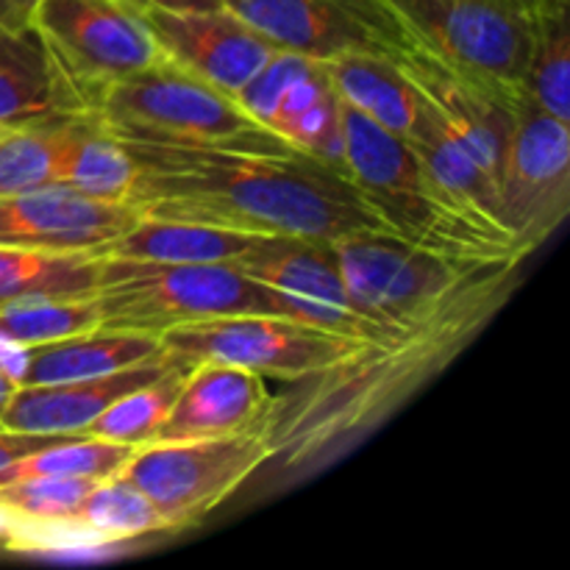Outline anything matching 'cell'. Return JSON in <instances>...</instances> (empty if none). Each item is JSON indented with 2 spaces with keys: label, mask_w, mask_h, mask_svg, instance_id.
Returning <instances> with one entry per match:
<instances>
[{
  "label": "cell",
  "mask_w": 570,
  "mask_h": 570,
  "mask_svg": "<svg viewBox=\"0 0 570 570\" xmlns=\"http://www.w3.org/2000/svg\"><path fill=\"white\" fill-rule=\"evenodd\" d=\"M17 387H20V384H17L14 379H9L3 371H0V415H3V410L9 406L11 395L17 393Z\"/></svg>",
  "instance_id": "38"
},
{
  "label": "cell",
  "mask_w": 570,
  "mask_h": 570,
  "mask_svg": "<svg viewBox=\"0 0 570 570\" xmlns=\"http://www.w3.org/2000/svg\"><path fill=\"white\" fill-rule=\"evenodd\" d=\"M340 126L345 173L395 237L451 259H527L510 234L451 204L404 137L387 131L343 100Z\"/></svg>",
  "instance_id": "3"
},
{
  "label": "cell",
  "mask_w": 570,
  "mask_h": 570,
  "mask_svg": "<svg viewBox=\"0 0 570 570\" xmlns=\"http://www.w3.org/2000/svg\"><path fill=\"white\" fill-rule=\"evenodd\" d=\"M128 3L139 6V9H148V6H156V9H215L220 6V0H128Z\"/></svg>",
  "instance_id": "37"
},
{
  "label": "cell",
  "mask_w": 570,
  "mask_h": 570,
  "mask_svg": "<svg viewBox=\"0 0 570 570\" xmlns=\"http://www.w3.org/2000/svg\"><path fill=\"white\" fill-rule=\"evenodd\" d=\"M176 365L184 362L165 351L156 360L109 376L65 384H20L0 415V429L28 434H83L89 423L120 395L156 382Z\"/></svg>",
  "instance_id": "18"
},
{
  "label": "cell",
  "mask_w": 570,
  "mask_h": 570,
  "mask_svg": "<svg viewBox=\"0 0 570 570\" xmlns=\"http://www.w3.org/2000/svg\"><path fill=\"white\" fill-rule=\"evenodd\" d=\"M237 267L256 282L298 301L306 326L326 328V332L354 340H373L399 332V328L379 326L356 309L326 243L265 237L237 262Z\"/></svg>",
  "instance_id": "14"
},
{
  "label": "cell",
  "mask_w": 570,
  "mask_h": 570,
  "mask_svg": "<svg viewBox=\"0 0 570 570\" xmlns=\"http://www.w3.org/2000/svg\"><path fill=\"white\" fill-rule=\"evenodd\" d=\"M328 248L356 309L384 328H401L438 306L482 262L451 259L382 232L351 234Z\"/></svg>",
  "instance_id": "9"
},
{
  "label": "cell",
  "mask_w": 570,
  "mask_h": 570,
  "mask_svg": "<svg viewBox=\"0 0 570 570\" xmlns=\"http://www.w3.org/2000/svg\"><path fill=\"white\" fill-rule=\"evenodd\" d=\"M334 92L387 131L406 137L421 109V92L390 56L345 53L323 61Z\"/></svg>",
  "instance_id": "23"
},
{
  "label": "cell",
  "mask_w": 570,
  "mask_h": 570,
  "mask_svg": "<svg viewBox=\"0 0 570 570\" xmlns=\"http://www.w3.org/2000/svg\"><path fill=\"white\" fill-rule=\"evenodd\" d=\"M267 128L287 139L301 154L345 170L340 98L328 81L323 61H315L309 72L289 83Z\"/></svg>",
  "instance_id": "25"
},
{
  "label": "cell",
  "mask_w": 570,
  "mask_h": 570,
  "mask_svg": "<svg viewBox=\"0 0 570 570\" xmlns=\"http://www.w3.org/2000/svg\"><path fill=\"white\" fill-rule=\"evenodd\" d=\"M70 120L72 117L42 126L0 128V195L56 181Z\"/></svg>",
  "instance_id": "32"
},
{
  "label": "cell",
  "mask_w": 570,
  "mask_h": 570,
  "mask_svg": "<svg viewBox=\"0 0 570 570\" xmlns=\"http://www.w3.org/2000/svg\"><path fill=\"white\" fill-rule=\"evenodd\" d=\"M137 220L131 204L87 198L56 181L0 195V245L6 248L98 250Z\"/></svg>",
  "instance_id": "16"
},
{
  "label": "cell",
  "mask_w": 570,
  "mask_h": 570,
  "mask_svg": "<svg viewBox=\"0 0 570 570\" xmlns=\"http://www.w3.org/2000/svg\"><path fill=\"white\" fill-rule=\"evenodd\" d=\"M95 250H37L0 245V304L20 298H87L100 284Z\"/></svg>",
  "instance_id": "26"
},
{
  "label": "cell",
  "mask_w": 570,
  "mask_h": 570,
  "mask_svg": "<svg viewBox=\"0 0 570 570\" xmlns=\"http://www.w3.org/2000/svg\"><path fill=\"white\" fill-rule=\"evenodd\" d=\"M529 3H532V0H529Z\"/></svg>",
  "instance_id": "41"
},
{
  "label": "cell",
  "mask_w": 570,
  "mask_h": 570,
  "mask_svg": "<svg viewBox=\"0 0 570 570\" xmlns=\"http://www.w3.org/2000/svg\"><path fill=\"white\" fill-rule=\"evenodd\" d=\"M570 206V122L521 104L499 173V215L523 256L562 226Z\"/></svg>",
  "instance_id": "11"
},
{
  "label": "cell",
  "mask_w": 570,
  "mask_h": 570,
  "mask_svg": "<svg viewBox=\"0 0 570 570\" xmlns=\"http://www.w3.org/2000/svg\"><path fill=\"white\" fill-rule=\"evenodd\" d=\"M92 488V479H22L0 488V510L26 521H59L76 515Z\"/></svg>",
  "instance_id": "33"
},
{
  "label": "cell",
  "mask_w": 570,
  "mask_h": 570,
  "mask_svg": "<svg viewBox=\"0 0 570 570\" xmlns=\"http://www.w3.org/2000/svg\"><path fill=\"white\" fill-rule=\"evenodd\" d=\"M570 9L538 14L527 95L534 106L570 122Z\"/></svg>",
  "instance_id": "31"
},
{
  "label": "cell",
  "mask_w": 570,
  "mask_h": 570,
  "mask_svg": "<svg viewBox=\"0 0 570 570\" xmlns=\"http://www.w3.org/2000/svg\"><path fill=\"white\" fill-rule=\"evenodd\" d=\"M72 521H78L89 532L98 534L100 540L115 546L131 543L137 538H150V534L173 532L165 515L154 507V501L122 476L95 482Z\"/></svg>",
  "instance_id": "27"
},
{
  "label": "cell",
  "mask_w": 570,
  "mask_h": 570,
  "mask_svg": "<svg viewBox=\"0 0 570 570\" xmlns=\"http://www.w3.org/2000/svg\"><path fill=\"white\" fill-rule=\"evenodd\" d=\"M532 6L538 14H551V11L570 9V0H532Z\"/></svg>",
  "instance_id": "39"
},
{
  "label": "cell",
  "mask_w": 570,
  "mask_h": 570,
  "mask_svg": "<svg viewBox=\"0 0 570 570\" xmlns=\"http://www.w3.org/2000/svg\"><path fill=\"white\" fill-rule=\"evenodd\" d=\"M417 48L512 95H527L538 11L529 0H384Z\"/></svg>",
  "instance_id": "7"
},
{
  "label": "cell",
  "mask_w": 570,
  "mask_h": 570,
  "mask_svg": "<svg viewBox=\"0 0 570 570\" xmlns=\"http://www.w3.org/2000/svg\"><path fill=\"white\" fill-rule=\"evenodd\" d=\"M100 326L95 295L87 298H20L0 304V332L26 348L56 343Z\"/></svg>",
  "instance_id": "30"
},
{
  "label": "cell",
  "mask_w": 570,
  "mask_h": 570,
  "mask_svg": "<svg viewBox=\"0 0 570 570\" xmlns=\"http://www.w3.org/2000/svg\"><path fill=\"white\" fill-rule=\"evenodd\" d=\"M122 145L137 161L126 204L139 217L326 245L351 234H393L343 167L295 148Z\"/></svg>",
  "instance_id": "2"
},
{
  "label": "cell",
  "mask_w": 570,
  "mask_h": 570,
  "mask_svg": "<svg viewBox=\"0 0 570 570\" xmlns=\"http://www.w3.org/2000/svg\"><path fill=\"white\" fill-rule=\"evenodd\" d=\"M527 259H482L460 284L399 332L360 340L328 367L287 382L265 412L271 462L287 471L317 465L387 421L429 379L482 334L510 301Z\"/></svg>",
  "instance_id": "1"
},
{
  "label": "cell",
  "mask_w": 570,
  "mask_h": 570,
  "mask_svg": "<svg viewBox=\"0 0 570 570\" xmlns=\"http://www.w3.org/2000/svg\"><path fill=\"white\" fill-rule=\"evenodd\" d=\"M131 451V445L109 443V440L78 434V438L45 445V449L20 456V460H14L11 465H6L3 471H0V488H3V484L37 476L92 479V482H104V479L120 473V468L126 465Z\"/></svg>",
  "instance_id": "28"
},
{
  "label": "cell",
  "mask_w": 570,
  "mask_h": 570,
  "mask_svg": "<svg viewBox=\"0 0 570 570\" xmlns=\"http://www.w3.org/2000/svg\"><path fill=\"white\" fill-rule=\"evenodd\" d=\"M273 395L265 379L220 362L189 365L170 412L150 443L228 438L262 426Z\"/></svg>",
  "instance_id": "17"
},
{
  "label": "cell",
  "mask_w": 570,
  "mask_h": 570,
  "mask_svg": "<svg viewBox=\"0 0 570 570\" xmlns=\"http://www.w3.org/2000/svg\"><path fill=\"white\" fill-rule=\"evenodd\" d=\"M390 59L415 83L440 126L482 165V170L499 187L507 142H510L518 109L527 95L504 92L482 78L468 76L429 50L417 48L415 42Z\"/></svg>",
  "instance_id": "13"
},
{
  "label": "cell",
  "mask_w": 570,
  "mask_h": 570,
  "mask_svg": "<svg viewBox=\"0 0 570 570\" xmlns=\"http://www.w3.org/2000/svg\"><path fill=\"white\" fill-rule=\"evenodd\" d=\"M95 301L104 328L156 337L176 326L215 317H289L278 289L256 282L232 262L104 259Z\"/></svg>",
  "instance_id": "4"
},
{
  "label": "cell",
  "mask_w": 570,
  "mask_h": 570,
  "mask_svg": "<svg viewBox=\"0 0 570 570\" xmlns=\"http://www.w3.org/2000/svg\"><path fill=\"white\" fill-rule=\"evenodd\" d=\"M161 354H165V345L156 334L98 326L28 351L22 384L83 382V379L109 376V373L142 365Z\"/></svg>",
  "instance_id": "19"
},
{
  "label": "cell",
  "mask_w": 570,
  "mask_h": 570,
  "mask_svg": "<svg viewBox=\"0 0 570 570\" xmlns=\"http://www.w3.org/2000/svg\"><path fill=\"white\" fill-rule=\"evenodd\" d=\"M406 145L423 170L429 173L440 193L460 206L462 212L473 215L476 220L490 223V226L507 232L499 215V187L493 178L482 170L476 159L440 126L438 117L421 98V109H417L415 122H412L410 134H406ZM510 234V232H507Z\"/></svg>",
  "instance_id": "22"
},
{
  "label": "cell",
  "mask_w": 570,
  "mask_h": 570,
  "mask_svg": "<svg viewBox=\"0 0 570 570\" xmlns=\"http://www.w3.org/2000/svg\"><path fill=\"white\" fill-rule=\"evenodd\" d=\"M159 340L184 365L220 362L262 379H282L284 384L328 367L360 343L282 315H232L187 323Z\"/></svg>",
  "instance_id": "10"
},
{
  "label": "cell",
  "mask_w": 570,
  "mask_h": 570,
  "mask_svg": "<svg viewBox=\"0 0 570 570\" xmlns=\"http://www.w3.org/2000/svg\"><path fill=\"white\" fill-rule=\"evenodd\" d=\"M137 181V161L126 145L111 137L95 115H78L67 122L56 184L95 200L126 204Z\"/></svg>",
  "instance_id": "24"
},
{
  "label": "cell",
  "mask_w": 570,
  "mask_h": 570,
  "mask_svg": "<svg viewBox=\"0 0 570 570\" xmlns=\"http://www.w3.org/2000/svg\"><path fill=\"white\" fill-rule=\"evenodd\" d=\"M28 351L22 343L11 340L9 334L0 332V371L9 379H14L17 384H22V376H26L28 367Z\"/></svg>",
  "instance_id": "35"
},
{
  "label": "cell",
  "mask_w": 570,
  "mask_h": 570,
  "mask_svg": "<svg viewBox=\"0 0 570 570\" xmlns=\"http://www.w3.org/2000/svg\"><path fill=\"white\" fill-rule=\"evenodd\" d=\"M78 438V434H28V432H9L0 429V471L11 465L20 456L33 454V451L45 449V445L61 443V440Z\"/></svg>",
  "instance_id": "34"
},
{
  "label": "cell",
  "mask_w": 570,
  "mask_h": 570,
  "mask_svg": "<svg viewBox=\"0 0 570 570\" xmlns=\"http://www.w3.org/2000/svg\"><path fill=\"white\" fill-rule=\"evenodd\" d=\"M161 53L200 81L237 98L239 89L267 65L276 45L245 26L232 11L215 9H142Z\"/></svg>",
  "instance_id": "15"
},
{
  "label": "cell",
  "mask_w": 570,
  "mask_h": 570,
  "mask_svg": "<svg viewBox=\"0 0 570 570\" xmlns=\"http://www.w3.org/2000/svg\"><path fill=\"white\" fill-rule=\"evenodd\" d=\"M33 26L0 31V128L76 117Z\"/></svg>",
  "instance_id": "20"
},
{
  "label": "cell",
  "mask_w": 570,
  "mask_h": 570,
  "mask_svg": "<svg viewBox=\"0 0 570 570\" xmlns=\"http://www.w3.org/2000/svg\"><path fill=\"white\" fill-rule=\"evenodd\" d=\"M271 462L265 426L228 438L145 443L131 451L117 476L142 490L173 532L195 527L245 479Z\"/></svg>",
  "instance_id": "8"
},
{
  "label": "cell",
  "mask_w": 570,
  "mask_h": 570,
  "mask_svg": "<svg viewBox=\"0 0 570 570\" xmlns=\"http://www.w3.org/2000/svg\"><path fill=\"white\" fill-rule=\"evenodd\" d=\"M11 521H14V518H11L9 512H3V510H0V543H6V540H9V532H11Z\"/></svg>",
  "instance_id": "40"
},
{
  "label": "cell",
  "mask_w": 570,
  "mask_h": 570,
  "mask_svg": "<svg viewBox=\"0 0 570 570\" xmlns=\"http://www.w3.org/2000/svg\"><path fill=\"white\" fill-rule=\"evenodd\" d=\"M92 115L111 137L128 145L293 150L287 139L245 115L232 95L173 65L167 56L117 81Z\"/></svg>",
  "instance_id": "5"
},
{
  "label": "cell",
  "mask_w": 570,
  "mask_h": 570,
  "mask_svg": "<svg viewBox=\"0 0 570 570\" xmlns=\"http://www.w3.org/2000/svg\"><path fill=\"white\" fill-rule=\"evenodd\" d=\"M278 50L326 61L345 53L395 56L410 37L384 0H220Z\"/></svg>",
  "instance_id": "12"
},
{
  "label": "cell",
  "mask_w": 570,
  "mask_h": 570,
  "mask_svg": "<svg viewBox=\"0 0 570 570\" xmlns=\"http://www.w3.org/2000/svg\"><path fill=\"white\" fill-rule=\"evenodd\" d=\"M262 239H265L262 234L234 232V228L206 226V223L139 217L131 228L100 245L95 254L104 259L232 262L237 265Z\"/></svg>",
  "instance_id": "21"
},
{
  "label": "cell",
  "mask_w": 570,
  "mask_h": 570,
  "mask_svg": "<svg viewBox=\"0 0 570 570\" xmlns=\"http://www.w3.org/2000/svg\"><path fill=\"white\" fill-rule=\"evenodd\" d=\"M31 26L78 115H92L117 81L165 59L142 9L128 0H42Z\"/></svg>",
  "instance_id": "6"
},
{
  "label": "cell",
  "mask_w": 570,
  "mask_h": 570,
  "mask_svg": "<svg viewBox=\"0 0 570 570\" xmlns=\"http://www.w3.org/2000/svg\"><path fill=\"white\" fill-rule=\"evenodd\" d=\"M187 371L189 365H176L173 371H167L165 376L156 379V382L142 384V387L120 395L115 404L106 406V410L89 423L83 434H87V438L109 440V443L131 445V449L150 443L156 429L161 426V421H165L167 412H170Z\"/></svg>",
  "instance_id": "29"
},
{
  "label": "cell",
  "mask_w": 570,
  "mask_h": 570,
  "mask_svg": "<svg viewBox=\"0 0 570 570\" xmlns=\"http://www.w3.org/2000/svg\"><path fill=\"white\" fill-rule=\"evenodd\" d=\"M39 3L42 0H0V31H17V28L31 26Z\"/></svg>",
  "instance_id": "36"
}]
</instances>
